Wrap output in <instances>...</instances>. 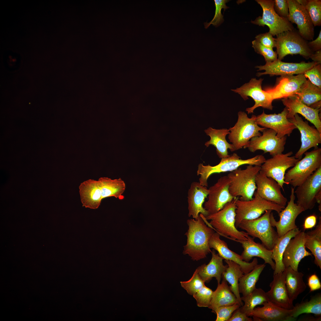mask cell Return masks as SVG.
<instances>
[{
    "mask_svg": "<svg viewBox=\"0 0 321 321\" xmlns=\"http://www.w3.org/2000/svg\"><path fill=\"white\" fill-rule=\"evenodd\" d=\"M187 223L188 227L185 234L187 240L183 254L188 255L193 261L205 258L211 252L209 242L215 231L207 226L200 214L196 219H188Z\"/></svg>",
    "mask_w": 321,
    "mask_h": 321,
    "instance_id": "cell-1",
    "label": "cell"
},
{
    "mask_svg": "<svg viewBox=\"0 0 321 321\" xmlns=\"http://www.w3.org/2000/svg\"><path fill=\"white\" fill-rule=\"evenodd\" d=\"M238 198H235L221 209L205 218L210 220L209 223L207 221L208 226L220 235L232 240H246L249 235L246 232L239 231L235 226L236 202Z\"/></svg>",
    "mask_w": 321,
    "mask_h": 321,
    "instance_id": "cell-2",
    "label": "cell"
},
{
    "mask_svg": "<svg viewBox=\"0 0 321 321\" xmlns=\"http://www.w3.org/2000/svg\"><path fill=\"white\" fill-rule=\"evenodd\" d=\"M261 166L248 165L246 169L240 168L231 171L227 175L230 180L229 190L234 198L247 201L252 199L257 189L256 178Z\"/></svg>",
    "mask_w": 321,
    "mask_h": 321,
    "instance_id": "cell-3",
    "label": "cell"
},
{
    "mask_svg": "<svg viewBox=\"0 0 321 321\" xmlns=\"http://www.w3.org/2000/svg\"><path fill=\"white\" fill-rule=\"evenodd\" d=\"M262 155H257L247 159H242L237 154L234 153L229 157L221 159L220 162L215 166L204 165L200 163L198 166L197 175L200 176L199 183L202 185L208 186L207 180L210 176L215 173L232 171L241 165L248 164L261 166L266 160Z\"/></svg>",
    "mask_w": 321,
    "mask_h": 321,
    "instance_id": "cell-4",
    "label": "cell"
},
{
    "mask_svg": "<svg viewBox=\"0 0 321 321\" xmlns=\"http://www.w3.org/2000/svg\"><path fill=\"white\" fill-rule=\"evenodd\" d=\"M305 156L285 173L284 180L295 188L303 183L321 167V148L317 147L304 153Z\"/></svg>",
    "mask_w": 321,
    "mask_h": 321,
    "instance_id": "cell-5",
    "label": "cell"
},
{
    "mask_svg": "<svg viewBox=\"0 0 321 321\" xmlns=\"http://www.w3.org/2000/svg\"><path fill=\"white\" fill-rule=\"evenodd\" d=\"M272 211L266 210L262 216L255 219L243 220L237 227L245 230L253 238L259 239L262 244L269 250H272L278 238L277 232L270 222V215Z\"/></svg>",
    "mask_w": 321,
    "mask_h": 321,
    "instance_id": "cell-6",
    "label": "cell"
},
{
    "mask_svg": "<svg viewBox=\"0 0 321 321\" xmlns=\"http://www.w3.org/2000/svg\"><path fill=\"white\" fill-rule=\"evenodd\" d=\"M238 115L237 122L234 126L229 129L230 133L228 136V139L235 150L243 147L251 138L261 136L260 131L262 132L267 128L259 126L256 121V116L254 115L249 118L246 113L240 111Z\"/></svg>",
    "mask_w": 321,
    "mask_h": 321,
    "instance_id": "cell-7",
    "label": "cell"
},
{
    "mask_svg": "<svg viewBox=\"0 0 321 321\" xmlns=\"http://www.w3.org/2000/svg\"><path fill=\"white\" fill-rule=\"evenodd\" d=\"M276 52L278 59L281 60L288 55L299 54L306 59L314 53L309 48L308 41L300 35L295 29L276 36Z\"/></svg>",
    "mask_w": 321,
    "mask_h": 321,
    "instance_id": "cell-8",
    "label": "cell"
},
{
    "mask_svg": "<svg viewBox=\"0 0 321 321\" xmlns=\"http://www.w3.org/2000/svg\"><path fill=\"white\" fill-rule=\"evenodd\" d=\"M254 195V197L251 200L242 201L239 198L237 200L235 222L237 228L243 220L257 218L266 210H273L278 213L285 208V207L262 198L256 191Z\"/></svg>",
    "mask_w": 321,
    "mask_h": 321,
    "instance_id": "cell-9",
    "label": "cell"
},
{
    "mask_svg": "<svg viewBox=\"0 0 321 321\" xmlns=\"http://www.w3.org/2000/svg\"><path fill=\"white\" fill-rule=\"evenodd\" d=\"M263 10L262 16H259L251 22L255 25L264 27L266 25L269 29V32L273 36H276L284 32L294 29L292 24L287 19L280 17L273 9L274 0H256Z\"/></svg>",
    "mask_w": 321,
    "mask_h": 321,
    "instance_id": "cell-10",
    "label": "cell"
},
{
    "mask_svg": "<svg viewBox=\"0 0 321 321\" xmlns=\"http://www.w3.org/2000/svg\"><path fill=\"white\" fill-rule=\"evenodd\" d=\"M292 151L285 154L281 153L266 159L261 166V171L267 177L271 178L280 185L284 191V184L289 185L284 180L286 171L289 168L293 167L300 160L296 159Z\"/></svg>",
    "mask_w": 321,
    "mask_h": 321,
    "instance_id": "cell-11",
    "label": "cell"
},
{
    "mask_svg": "<svg viewBox=\"0 0 321 321\" xmlns=\"http://www.w3.org/2000/svg\"><path fill=\"white\" fill-rule=\"evenodd\" d=\"M295 188L291 187L289 201L287 207L278 214L279 220L276 221L273 213L271 212L270 215V222L273 227H275L278 237H281L289 231L297 228L295 224V220L298 216L305 211L302 207L295 203Z\"/></svg>",
    "mask_w": 321,
    "mask_h": 321,
    "instance_id": "cell-12",
    "label": "cell"
},
{
    "mask_svg": "<svg viewBox=\"0 0 321 321\" xmlns=\"http://www.w3.org/2000/svg\"><path fill=\"white\" fill-rule=\"evenodd\" d=\"M262 132L261 136L251 138L243 148H248L253 152L257 150H262L264 153L269 152L272 157L282 153L284 150L287 136L278 138L276 132L271 129L266 128Z\"/></svg>",
    "mask_w": 321,
    "mask_h": 321,
    "instance_id": "cell-13",
    "label": "cell"
},
{
    "mask_svg": "<svg viewBox=\"0 0 321 321\" xmlns=\"http://www.w3.org/2000/svg\"><path fill=\"white\" fill-rule=\"evenodd\" d=\"M263 81L262 78L257 79L255 78H252L248 82L245 83L240 87L232 89L234 92L240 95L244 100L248 99V97L254 100L255 103L254 105L246 109L248 114L253 113L254 110L259 107L270 110L273 109L272 104L273 101L270 98L264 90L262 89Z\"/></svg>",
    "mask_w": 321,
    "mask_h": 321,
    "instance_id": "cell-14",
    "label": "cell"
},
{
    "mask_svg": "<svg viewBox=\"0 0 321 321\" xmlns=\"http://www.w3.org/2000/svg\"><path fill=\"white\" fill-rule=\"evenodd\" d=\"M230 183V180L228 176H224L208 189V200L204 207L207 211L208 215L218 212L235 198L229 191Z\"/></svg>",
    "mask_w": 321,
    "mask_h": 321,
    "instance_id": "cell-15",
    "label": "cell"
},
{
    "mask_svg": "<svg viewBox=\"0 0 321 321\" xmlns=\"http://www.w3.org/2000/svg\"><path fill=\"white\" fill-rule=\"evenodd\" d=\"M306 80L304 74L281 76L277 78L274 87L266 88L264 90L273 101L286 98L296 95Z\"/></svg>",
    "mask_w": 321,
    "mask_h": 321,
    "instance_id": "cell-16",
    "label": "cell"
},
{
    "mask_svg": "<svg viewBox=\"0 0 321 321\" xmlns=\"http://www.w3.org/2000/svg\"><path fill=\"white\" fill-rule=\"evenodd\" d=\"M317 64L313 61L308 62L304 61L300 63L286 62L277 59L272 62H266L264 65L255 67L258 69V71L265 70L263 72L257 73L256 75L259 77L268 74L270 76H282L304 74L306 71Z\"/></svg>",
    "mask_w": 321,
    "mask_h": 321,
    "instance_id": "cell-17",
    "label": "cell"
},
{
    "mask_svg": "<svg viewBox=\"0 0 321 321\" xmlns=\"http://www.w3.org/2000/svg\"><path fill=\"white\" fill-rule=\"evenodd\" d=\"M297 187L295 191L296 204L305 211L313 209L316 202L315 196L321 189V167Z\"/></svg>",
    "mask_w": 321,
    "mask_h": 321,
    "instance_id": "cell-18",
    "label": "cell"
},
{
    "mask_svg": "<svg viewBox=\"0 0 321 321\" xmlns=\"http://www.w3.org/2000/svg\"><path fill=\"white\" fill-rule=\"evenodd\" d=\"M288 112L286 107L281 113L277 114H267L263 111L261 114L256 116V121L258 125L275 131L278 138L289 136L297 128L287 118Z\"/></svg>",
    "mask_w": 321,
    "mask_h": 321,
    "instance_id": "cell-19",
    "label": "cell"
},
{
    "mask_svg": "<svg viewBox=\"0 0 321 321\" xmlns=\"http://www.w3.org/2000/svg\"><path fill=\"white\" fill-rule=\"evenodd\" d=\"M287 1L289 6L288 20L292 24H297L298 32L304 39L307 41L312 40L314 26L305 8L296 0Z\"/></svg>",
    "mask_w": 321,
    "mask_h": 321,
    "instance_id": "cell-20",
    "label": "cell"
},
{
    "mask_svg": "<svg viewBox=\"0 0 321 321\" xmlns=\"http://www.w3.org/2000/svg\"><path fill=\"white\" fill-rule=\"evenodd\" d=\"M299 131L301 136V146L295 155L296 159H301L303 155L310 148L317 147L321 143V133L308 122L304 121L298 114H296L292 118L288 119Z\"/></svg>",
    "mask_w": 321,
    "mask_h": 321,
    "instance_id": "cell-21",
    "label": "cell"
},
{
    "mask_svg": "<svg viewBox=\"0 0 321 321\" xmlns=\"http://www.w3.org/2000/svg\"><path fill=\"white\" fill-rule=\"evenodd\" d=\"M306 233L301 231L292 238L287 244L283 255L282 262L285 268L290 267L295 271H298V267L301 259L311 256L312 254L306 250L305 246Z\"/></svg>",
    "mask_w": 321,
    "mask_h": 321,
    "instance_id": "cell-22",
    "label": "cell"
},
{
    "mask_svg": "<svg viewBox=\"0 0 321 321\" xmlns=\"http://www.w3.org/2000/svg\"><path fill=\"white\" fill-rule=\"evenodd\" d=\"M257 194L262 198L285 207L287 201L281 191V187L274 179L267 177L261 171L256 178Z\"/></svg>",
    "mask_w": 321,
    "mask_h": 321,
    "instance_id": "cell-23",
    "label": "cell"
},
{
    "mask_svg": "<svg viewBox=\"0 0 321 321\" xmlns=\"http://www.w3.org/2000/svg\"><path fill=\"white\" fill-rule=\"evenodd\" d=\"M284 105L288 110V119L293 117L296 114H300L313 124L321 133V121L319 112L320 109L309 107L302 103L296 95L281 100Z\"/></svg>",
    "mask_w": 321,
    "mask_h": 321,
    "instance_id": "cell-24",
    "label": "cell"
},
{
    "mask_svg": "<svg viewBox=\"0 0 321 321\" xmlns=\"http://www.w3.org/2000/svg\"><path fill=\"white\" fill-rule=\"evenodd\" d=\"M210 248L217 251L219 255L223 259L232 261L239 265L244 274L252 270L258 263L257 258H254L250 262L243 261L241 255L230 250L226 242L221 240L220 235L215 232L212 236L209 242Z\"/></svg>",
    "mask_w": 321,
    "mask_h": 321,
    "instance_id": "cell-25",
    "label": "cell"
},
{
    "mask_svg": "<svg viewBox=\"0 0 321 321\" xmlns=\"http://www.w3.org/2000/svg\"><path fill=\"white\" fill-rule=\"evenodd\" d=\"M209 190L207 187L202 185L199 182H192L188 192V216L196 219L199 214L205 217L208 213L203 206L205 199L208 196Z\"/></svg>",
    "mask_w": 321,
    "mask_h": 321,
    "instance_id": "cell-26",
    "label": "cell"
},
{
    "mask_svg": "<svg viewBox=\"0 0 321 321\" xmlns=\"http://www.w3.org/2000/svg\"><path fill=\"white\" fill-rule=\"evenodd\" d=\"M262 307H255L250 316L255 321H294L295 318L291 316V309L278 306L268 301L264 302Z\"/></svg>",
    "mask_w": 321,
    "mask_h": 321,
    "instance_id": "cell-27",
    "label": "cell"
},
{
    "mask_svg": "<svg viewBox=\"0 0 321 321\" xmlns=\"http://www.w3.org/2000/svg\"><path fill=\"white\" fill-rule=\"evenodd\" d=\"M285 278L284 270L273 274V280L270 284V289L266 293L269 301L280 307L291 309L294 306L289 299Z\"/></svg>",
    "mask_w": 321,
    "mask_h": 321,
    "instance_id": "cell-28",
    "label": "cell"
},
{
    "mask_svg": "<svg viewBox=\"0 0 321 321\" xmlns=\"http://www.w3.org/2000/svg\"><path fill=\"white\" fill-rule=\"evenodd\" d=\"M247 238L246 240H233L242 244L243 251L241 256L243 260L249 262L253 257H258L263 259L265 264L267 263L270 265L271 268L274 270L275 265L271 257L272 250L267 248L262 243L255 242L254 238L249 235Z\"/></svg>",
    "mask_w": 321,
    "mask_h": 321,
    "instance_id": "cell-29",
    "label": "cell"
},
{
    "mask_svg": "<svg viewBox=\"0 0 321 321\" xmlns=\"http://www.w3.org/2000/svg\"><path fill=\"white\" fill-rule=\"evenodd\" d=\"M212 258L207 265L203 264L197 268L198 274L200 277L205 283H208L213 278H215L218 284L220 283L222 276L228 267L227 265H224L223 259L218 254H216L213 249L211 252Z\"/></svg>",
    "mask_w": 321,
    "mask_h": 321,
    "instance_id": "cell-30",
    "label": "cell"
},
{
    "mask_svg": "<svg viewBox=\"0 0 321 321\" xmlns=\"http://www.w3.org/2000/svg\"><path fill=\"white\" fill-rule=\"evenodd\" d=\"M204 132L210 138L209 141L205 143V145L207 147L210 145L215 147L217 154L220 158H226L230 156L228 155V149L231 152L235 151L234 146L229 143L226 139V136L230 133L229 129H216L210 127L205 130Z\"/></svg>",
    "mask_w": 321,
    "mask_h": 321,
    "instance_id": "cell-31",
    "label": "cell"
},
{
    "mask_svg": "<svg viewBox=\"0 0 321 321\" xmlns=\"http://www.w3.org/2000/svg\"><path fill=\"white\" fill-rule=\"evenodd\" d=\"M125 188L124 181L120 178L112 179L103 177L97 180V191L102 199L112 196L122 199Z\"/></svg>",
    "mask_w": 321,
    "mask_h": 321,
    "instance_id": "cell-32",
    "label": "cell"
},
{
    "mask_svg": "<svg viewBox=\"0 0 321 321\" xmlns=\"http://www.w3.org/2000/svg\"><path fill=\"white\" fill-rule=\"evenodd\" d=\"M215 290L213 292L210 305L208 307L213 312L217 308L223 306L232 305L239 303L234 294L224 279L221 283L218 284Z\"/></svg>",
    "mask_w": 321,
    "mask_h": 321,
    "instance_id": "cell-33",
    "label": "cell"
},
{
    "mask_svg": "<svg viewBox=\"0 0 321 321\" xmlns=\"http://www.w3.org/2000/svg\"><path fill=\"white\" fill-rule=\"evenodd\" d=\"M284 271L286 288L289 299L293 303L306 288L303 280L304 274L301 272L294 270L290 267L285 268Z\"/></svg>",
    "mask_w": 321,
    "mask_h": 321,
    "instance_id": "cell-34",
    "label": "cell"
},
{
    "mask_svg": "<svg viewBox=\"0 0 321 321\" xmlns=\"http://www.w3.org/2000/svg\"><path fill=\"white\" fill-rule=\"evenodd\" d=\"M301 231L298 228L293 229L283 236L278 237L272 249L271 257L275 261V267L273 274L283 272L285 268L282 262L283 255L290 240Z\"/></svg>",
    "mask_w": 321,
    "mask_h": 321,
    "instance_id": "cell-35",
    "label": "cell"
},
{
    "mask_svg": "<svg viewBox=\"0 0 321 321\" xmlns=\"http://www.w3.org/2000/svg\"><path fill=\"white\" fill-rule=\"evenodd\" d=\"M296 95L307 106L320 108L321 88L312 83L309 79L303 83Z\"/></svg>",
    "mask_w": 321,
    "mask_h": 321,
    "instance_id": "cell-36",
    "label": "cell"
},
{
    "mask_svg": "<svg viewBox=\"0 0 321 321\" xmlns=\"http://www.w3.org/2000/svg\"><path fill=\"white\" fill-rule=\"evenodd\" d=\"M224 261L227 264L228 267L223 273L222 278L230 284V288L236 296L241 306L243 304L241 300L239 291V280L244 273L240 265L237 263L225 259Z\"/></svg>",
    "mask_w": 321,
    "mask_h": 321,
    "instance_id": "cell-37",
    "label": "cell"
},
{
    "mask_svg": "<svg viewBox=\"0 0 321 321\" xmlns=\"http://www.w3.org/2000/svg\"><path fill=\"white\" fill-rule=\"evenodd\" d=\"M306 233L305 248L309 249L314 257V262L321 269V218H319L315 229Z\"/></svg>",
    "mask_w": 321,
    "mask_h": 321,
    "instance_id": "cell-38",
    "label": "cell"
},
{
    "mask_svg": "<svg viewBox=\"0 0 321 321\" xmlns=\"http://www.w3.org/2000/svg\"><path fill=\"white\" fill-rule=\"evenodd\" d=\"M265 266V264H257L248 273L244 274L239 279V291L243 296H246L254 290L259 276Z\"/></svg>",
    "mask_w": 321,
    "mask_h": 321,
    "instance_id": "cell-39",
    "label": "cell"
},
{
    "mask_svg": "<svg viewBox=\"0 0 321 321\" xmlns=\"http://www.w3.org/2000/svg\"><path fill=\"white\" fill-rule=\"evenodd\" d=\"M304 313H311L317 316L321 315V294L318 293L312 296L310 300L297 303L291 309V316L295 318Z\"/></svg>",
    "mask_w": 321,
    "mask_h": 321,
    "instance_id": "cell-40",
    "label": "cell"
},
{
    "mask_svg": "<svg viewBox=\"0 0 321 321\" xmlns=\"http://www.w3.org/2000/svg\"><path fill=\"white\" fill-rule=\"evenodd\" d=\"M241 299L244 303L240 307V310L248 317L255 307L258 305H262L269 300L265 292L261 288H256L248 295L241 297Z\"/></svg>",
    "mask_w": 321,
    "mask_h": 321,
    "instance_id": "cell-41",
    "label": "cell"
},
{
    "mask_svg": "<svg viewBox=\"0 0 321 321\" xmlns=\"http://www.w3.org/2000/svg\"><path fill=\"white\" fill-rule=\"evenodd\" d=\"M181 286L189 295H193L202 287L205 286L204 281L198 274L197 268L191 278L186 281H180Z\"/></svg>",
    "mask_w": 321,
    "mask_h": 321,
    "instance_id": "cell-42",
    "label": "cell"
},
{
    "mask_svg": "<svg viewBox=\"0 0 321 321\" xmlns=\"http://www.w3.org/2000/svg\"><path fill=\"white\" fill-rule=\"evenodd\" d=\"M314 26L321 25V1L307 0L304 7Z\"/></svg>",
    "mask_w": 321,
    "mask_h": 321,
    "instance_id": "cell-43",
    "label": "cell"
},
{
    "mask_svg": "<svg viewBox=\"0 0 321 321\" xmlns=\"http://www.w3.org/2000/svg\"><path fill=\"white\" fill-rule=\"evenodd\" d=\"M215 6V14L212 20L209 23H204V27L207 28L211 25L217 27L219 26L223 21V16L221 14V11L223 9L225 11L229 8L226 3L229 1L227 0H214Z\"/></svg>",
    "mask_w": 321,
    "mask_h": 321,
    "instance_id": "cell-44",
    "label": "cell"
},
{
    "mask_svg": "<svg viewBox=\"0 0 321 321\" xmlns=\"http://www.w3.org/2000/svg\"><path fill=\"white\" fill-rule=\"evenodd\" d=\"M252 47L257 54L262 55L266 62H272L278 59L276 51L273 48L267 47L262 45L256 40L252 41Z\"/></svg>",
    "mask_w": 321,
    "mask_h": 321,
    "instance_id": "cell-45",
    "label": "cell"
},
{
    "mask_svg": "<svg viewBox=\"0 0 321 321\" xmlns=\"http://www.w3.org/2000/svg\"><path fill=\"white\" fill-rule=\"evenodd\" d=\"M213 291L205 285L193 296L196 299L197 306L199 307H208L211 300Z\"/></svg>",
    "mask_w": 321,
    "mask_h": 321,
    "instance_id": "cell-46",
    "label": "cell"
},
{
    "mask_svg": "<svg viewBox=\"0 0 321 321\" xmlns=\"http://www.w3.org/2000/svg\"><path fill=\"white\" fill-rule=\"evenodd\" d=\"M239 304L221 306L216 308L213 313L216 314V321H228L233 312L240 307Z\"/></svg>",
    "mask_w": 321,
    "mask_h": 321,
    "instance_id": "cell-47",
    "label": "cell"
},
{
    "mask_svg": "<svg viewBox=\"0 0 321 321\" xmlns=\"http://www.w3.org/2000/svg\"><path fill=\"white\" fill-rule=\"evenodd\" d=\"M304 75L306 78L313 84L321 88V64L314 65L310 69L306 71Z\"/></svg>",
    "mask_w": 321,
    "mask_h": 321,
    "instance_id": "cell-48",
    "label": "cell"
},
{
    "mask_svg": "<svg viewBox=\"0 0 321 321\" xmlns=\"http://www.w3.org/2000/svg\"><path fill=\"white\" fill-rule=\"evenodd\" d=\"M273 9L280 17L287 19L289 12L287 0H274Z\"/></svg>",
    "mask_w": 321,
    "mask_h": 321,
    "instance_id": "cell-49",
    "label": "cell"
},
{
    "mask_svg": "<svg viewBox=\"0 0 321 321\" xmlns=\"http://www.w3.org/2000/svg\"><path fill=\"white\" fill-rule=\"evenodd\" d=\"M255 38L257 41L265 47L272 48L276 47L275 38L269 32L259 34L257 35Z\"/></svg>",
    "mask_w": 321,
    "mask_h": 321,
    "instance_id": "cell-50",
    "label": "cell"
},
{
    "mask_svg": "<svg viewBox=\"0 0 321 321\" xmlns=\"http://www.w3.org/2000/svg\"><path fill=\"white\" fill-rule=\"evenodd\" d=\"M308 284L310 292L314 291L321 288V284L320 279L315 274H313L309 277Z\"/></svg>",
    "mask_w": 321,
    "mask_h": 321,
    "instance_id": "cell-51",
    "label": "cell"
},
{
    "mask_svg": "<svg viewBox=\"0 0 321 321\" xmlns=\"http://www.w3.org/2000/svg\"><path fill=\"white\" fill-rule=\"evenodd\" d=\"M253 319L242 312L239 308L235 310L228 321H252Z\"/></svg>",
    "mask_w": 321,
    "mask_h": 321,
    "instance_id": "cell-52",
    "label": "cell"
},
{
    "mask_svg": "<svg viewBox=\"0 0 321 321\" xmlns=\"http://www.w3.org/2000/svg\"><path fill=\"white\" fill-rule=\"evenodd\" d=\"M307 44L309 48L313 53L321 50V30L318 37L315 40L308 42Z\"/></svg>",
    "mask_w": 321,
    "mask_h": 321,
    "instance_id": "cell-53",
    "label": "cell"
},
{
    "mask_svg": "<svg viewBox=\"0 0 321 321\" xmlns=\"http://www.w3.org/2000/svg\"><path fill=\"white\" fill-rule=\"evenodd\" d=\"M317 222V217L315 215L307 217L305 219L303 225L305 229H311L315 226Z\"/></svg>",
    "mask_w": 321,
    "mask_h": 321,
    "instance_id": "cell-54",
    "label": "cell"
},
{
    "mask_svg": "<svg viewBox=\"0 0 321 321\" xmlns=\"http://www.w3.org/2000/svg\"><path fill=\"white\" fill-rule=\"evenodd\" d=\"M310 58L313 62L317 64H321V50L314 52L311 56Z\"/></svg>",
    "mask_w": 321,
    "mask_h": 321,
    "instance_id": "cell-55",
    "label": "cell"
},
{
    "mask_svg": "<svg viewBox=\"0 0 321 321\" xmlns=\"http://www.w3.org/2000/svg\"><path fill=\"white\" fill-rule=\"evenodd\" d=\"M315 199L316 202L319 204V209L321 211V189L317 193L315 196Z\"/></svg>",
    "mask_w": 321,
    "mask_h": 321,
    "instance_id": "cell-56",
    "label": "cell"
}]
</instances>
